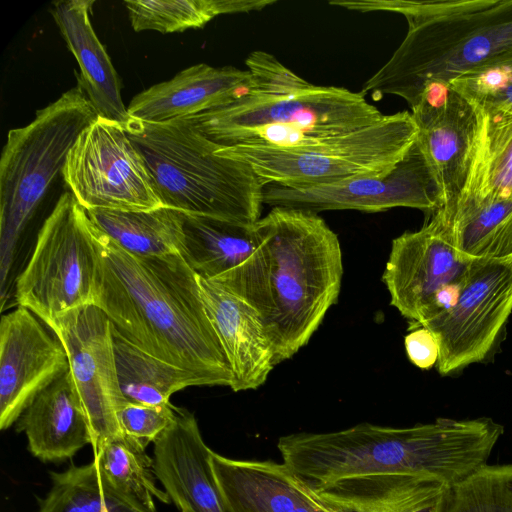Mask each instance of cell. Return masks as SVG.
<instances>
[{
  "mask_svg": "<svg viewBox=\"0 0 512 512\" xmlns=\"http://www.w3.org/2000/svg\"><path fill=\"white\" fill-rule=\"evenodd\" d=\"M99 116L80 85L11 129L0 159V300L4 307L19 239L62 173L81 133Z\"/></svg>",
  "mask_w": 512,
  "mask_h": 512,
  "instance_id": "obj_7",
  "label": "cell"
},
{
  "mask_svg": "<svg viewBox=\"0 0 512 512\" xmlns=\"http://www.w3.org/2000/svg\"><path fill=\"white\" fill-rule=\"evenodd\" d=\"M263 203L317 214L327 210L382 212L408 207L430 216L443 206V198L436 175L416 138L405 156L384 174L312 187L266 184Z\"/></svg>",
  "mask_w": 512,
  "mask_h": 512,
  "instance_id": "obj_13",
  "label": "cell"
},
{
  "mask_svg": "<svg viewBox=\"0 0 512 512\" xmlns=\"http://www.w3.org/2000/svg\"><path fill=\"white\" fill-rule=\"evenodd\" d=\"M504 433L488 417L393 428L361 423L348 429L280 437L283 463L312 489L367 475L426 474L454 485L486 465Z\"/></svg>",
  "mask_w": 512,
  "mask_h": 512,
  "instance_id": "obj_3",
  "label": "cell"
},
{
  "mask_svg": "<svg viewBox=\"0 0 512 512\" xmlns=\"http://www.w3.org/2000/svg\"><path fill=\"white\" fill-rule=\"evenodd\" d=\"M51 488L38 512H103L107 507L96 462L49 473Z\"/></svg>",
  "mask_w": 512,
  "mask_h": 512,
  "instance_id": "obj_32",
  "label": "cell"
},
{
  "mask_svg": "<svg viewBox=\"0 0 512 512\" xmlns=\"http://www.w3.org/2000/svg\"><path fill=\"white\" fill-rule=\"evenodd\" d=\"M122 434L147 447L175 419V406L127 403L117 413Z\"/></svg>",
  "mask_w": 512,
  "mask_h": 512,
  "instance_id": "obj_34",
  "label": "cell"
},
{
  "mask_svg": "<svg viewBox=\"0 0 512 512\" xmlns=\"http://www.w3.org/2000/svg\"><path fill=\"white\" fill-rule=\"evenodd\" d=\"M512 257V256H511Z\"/></svg>",
  "mask_w": 512,
  "mask_h": 512,
  "instance_id": "obj_38",
  "label": "cell"
},
{
  "mask_svg": "<svg viewBox=\"0 0 512 512\" xmlns=\"http://www.w3.org/2000/svg\"><path fill=\"white\" fill-rule=\"evenodd\" d=\"M94 3L93 0L57 1L53 3L51 14L78 62V85L99 116L126 127L130 116L122 100L119 76L90 21Z\"/></svg>",
  "mask_w": 512,
  "mask_h": 512,
  "instance_id": "obj_21",
  "label": "cell"
},
{
  "mask_svg": "<svg viewBox=\"0 0 512 512\" xmlns=\"http://www.w3.org/2000/svg\"><path fill=\"white\" fill-rule=\"evenodd\" d=\"M211 464L231 512H331L283 462L235 460L212 452Z\"/></svg>",
  "mask_w": 512,
  "mask_h": 512,
  "instance_id": "obj_18",
  "label": "cell"
},
{
  "mask_svg": "<svg viewBox=\"0 0 512 512\" xmlns=\"http://www.w3.org/2000/svg\"><path fill=\"white\" fill-rule=\"evenodd\" d=\"M251 82L248 69L200 63L138 93L127 110L134 120L167 123L221 107L236 99Z\"/></svg>",
  "mask_w": 512,
  "mask_h": 512,
  "instance_id": "obj_20",
  "label": "cell"
},
{
  "mask_svg": "<svg viewBox=\"0 0 512 512\" xmlns=\"http://www.w3.org/2000/svg\"><path fill=\"white\" fill-rule=\"evenodd\" d=\"M61 176L86 211L165 207L146 161L125 126L101 116L81 133Z\"/></svg>",
  "mask_w": 512,
  "mask_h": 512,
  "instance_id": "obj_11",
  "label": "cell"
},
{
  "mask_svg": "<svg viewBox=\"0 0 512 512\" xmlns=\"http://www.w3.org/2000/svg\"><path fill=\"white\" fill-rule=\"evenodd\" d=\"M15 424L16 431L26 435L30 453L43 462L71 459L91 445L89 424L69 371L39 393Z\"/></svg>",
  "mask_w": 512,
  "mask_h": 512,
  "instance_id": "obj_23",
  "label": "cell"
},
{
  "mask_svg": "<svg viewBox=\"0 0 512 512\" xmlns=\"http://www.w3.org/2000/svg\"><path fill=\"white\" fill-rule=\"evenodd\" d=\"M454 231L459 251L470 260L511 257L512 197H459Z\"/></svg>",
  "mask_w": 512,
  "mask_h": 512,
  "instance_id": "obj_26",
  "label": "cell"
},
{
  "mask_svg": "<svg viewBox=\"0 0 512 512\" xmlns=\"http://www.w3.org/2000/svg\"><path fill=\"white\" fill-rule=\"evenodd\" d=\"M99 476L116 492L150 512H157L154 500L165 504L170 497L157 487L153 458L141 443L120 435L108 441L94 457Z\"/></svg>",
  "mask_w": 512,
  "mask_h": 512,
  "instance_id": "obj_30",
  "label": "cell"
},
{
  "mask_svg": "<svg viewBox=\"0 0 512 512\" xmlns=\"http://www.w3.org/2000/svg\"><path fill=\"white\" fill-rule=\"evenodd\" d=\"M511 313L512 257L474 260L455 302L420 325L437 341L440 375L494 356Z\"/></svg>",
  "mask_w": 512,
  "mask_h": 512,
  "instance_id": "obj_12",
  "label": "cell"
},
{
  "mask_svg": "<svg viewBox=\"0 0 512 512\" xmlns=\"http://www.w3.org/2000/svg\"><path fill=\"white\" fill-rule=\"evenodd\" d=\"M68 355L69 372L91 433L94 457L122 434L118 411L127 404L116 368L113 324L93 304L71 310L48 325Z\"/></svg>",
  "mask_w": 512,
  "mask_h": 512,
  "instance_id": "obj_14",
  "label": "cell"
},
{
  "mask_svg": "<svg viewBox=\"0 0 512 512\" xmlns=\"http://www.w3.org/2000/svg\"><path fill=\"white\" fill-rule=\"evenodd\" d=\"M125 128L165 207L244 224L261 218L263 181L246 163L218 154L220 146L188 121L156 124L130 118Z\"/></svg>",
  "mask_w": 512,
  "mask_h": 512,
  "instance_id": "obj_6",
  "label": "cell"
},
{
  "mask_svg": "<svg viewBox=\"0 0 512 512\" xmlns=\"http://www.w3.org/2000/svg\"><path fill=\"white\" fill-rule=\"evenodd\" d=\"M96 266L92 221L72 193L64 192L40 228L32 255L18 276L17 304L45 325L92 304Z\"/></svg>",
  "mask_w": 512,
  "mask_h": 512,
  "instance_id": "obj_9",
  "label": "cell"
},
{
  "mask_svg": "<svg viewBox=\"0 0 512 512\" xmlns=\"http://www.w3.org/2000/svg\"><path fill=\"white\" fill-rule=\"evenodd\" d=\"M212 450L204 442L197 420L175 407L172 424L154 442V471L181 512H231L216 481Z\"/></svg>",
  "mask_w": 512,
  "mask_h": 512,
  "instance_id": "obj_17",
  "label": "cell"
},
{
  "mask_svg": "<svg viewBox=\"0 0 512 512\" xmlns=\"http://www.w3.org/2000/svg\"><path fill=\"white\" fill-rule=\"evenodd\" d=\"M183 214V213H182ZM184 259L202 279L220 283L254 253L259 235L254 224L183 214Z\"/></svg>",
  "mask_w": 512,
  "mask_h": 512,
  "instance_id": "obj_24",
  "label": "cell"
},
{
  "mask_svg": "<svg viewBox=\"0 0 512 512\" xmlns=\"http://www.w3.org/2000/svg\"><path fill=\"white\" fill-rule=\"evenodd\" d=\"M358 12L403 15L408 31L363 85L364 95H395L410 108L426 86L512 60V0H346Z\"/></svg>",
  "mask_w": 512,
  "mask_h": 512,
  "instance_id": "obj_4",
  "label": "cell"
},
{
  "mask_svg": "<svg viewBox=\"0 0 512 512\" xmlns=\"http://www.w3.org/2000/svg\"><path fill=\"white\" fill-rule=\"evenodd\" d=\"M103 512H109V511H108V509H107V507L105 508V510H104Z\"/></svg>",
  "mask_w": 512,
  "mask_h": 512,
  "instance_id": "obj_37",
  "label": "cell"
},
{
  "mask_svg": "<svg viewBox=\"0 0 512 512\" xmlns=\"http://www.w3.org/2000/svg\"><path fill=\"white\" fill-rule=\"evenodd\" d=\"M449 485L426 474L354 477L314 489L339 512H442Z\"/></svg>",
  "mask_w": 512,
  "mask_h": 512,
  "instance_id": "obj_22",
  "label": "cell"
},
{
  "mask_svg": "<svg viewBox=\"0 0 512 512\" xmlns=\"http://www.w3.org/2000/svg\"><path fill=\"white\" fill-rule=\"evenodd\" d=\"M442 512H512V464L487 463L449 486Z\"/></svg>",
  "mask_w": 512,
  "mask_h": 512,
  "instance_id": "obj_31",
  "label": "cell"
},
{
  "mask_svg": "<svg viewBox=\"0 0 512 512\" xmlns=\"http://www.w3.org/2000/svg\"><path fill=\"white\" fill-rule=\"evenodd\" d=\"M473 261L457 247L454 210L440 207L392 241L382 276L391 305L420 326L455 302Z\"/></svg>",
  "mask_w": 512,
  "mask_h": 512,
  "instance_id": "obj_10",
  "label": "cell"
},
{
  "mask_svg": "<svg viewBox=\"0 0 512 512\" xmlns=\"http://www.w3.org/2000/svg\"><path fill=\"white\" fill-rule=\"evenodd\" d=\"M198 278L207 314L226 355L234 392L257 389L275 367L258 312L223 286Z\"/></svg>",
  "mask_w": 512,
  "mask_h": 512,
  "instance_id": "obj_19",
  "label": "cell"
},
{
  "mask_svg": "<svg viewBox=\"0 0 512 512\" xmlns=\"http://www.w3.org/2000/svg\"><path fill=\"white\" fill-rule=\"evenodd\" d=\"M93 224L129 254L142 258L185 252L183 214L159 207L147 211L89 210Z\"/></svg>",
  "mask_w": 512,
  "mask_h": 512,
  "instance_id": "obj_25",
  "label": "cell"
},
{
  "mask_svg": "<svg viewBox=\"0 0 512 512\" xmlns=\"http://www.w3.org/2000/svg\"><path fill=\"white\" fill-rule=\"evenodd\" d=\"M329 508H330V507H329ZM330 510H331V512H339V511L334 510V509H332V508H330Z\"/></svg>",
  "mask_w": 512,
  "mask_h": 512,
  "instance_id": "obj_36",
  "label": "cell"
},
{
  "mask_svg": "<svg viewBox=\"0 0 512 512\" xmlns=\"http://www.w3.org/2000/svg\"><path fill=\"white\" fill-rule=\"evenodd\" d=\"M116 368L121 392L127 403L168 405L173 393L202 381L179 367L141 350L113 326Z\"/></svg>",
  "mask_w": 512,
  "mask_h": 512,
  "instance_id": "obj_27",
  "label": "cell"
},
{
  "mask_svg": "<svg viewBox=\"0 0 512 512\" xmlns=\"http://www.w3.org/2000/svg\"><path fill=\"white\" fill-rule=\"evenodd\" d=\"M411 111L417 141L436 175L443 206L455 210L472 157L475 109L448 83H434L425 87Z\"/></svg>",
  "mask_w": 512,
  "mask_h": 512,
  "instance_id": "obj_16",
  "label": "cell"
},
{
  "mask_svg": "<svg viewBox=\"0 0 512 512\" xmlns=\"http://www.w3.org/2000/svg\"><path fill=\"white\" fill-rule=\"evenodd\" d=\"M45 326L20 305L1 317V430L15 424L39 393L69 371L63 343Z\"/></svg>",
  "mask_w": 512,
  "mask_h": 512,
  "instance_id": "obj_15",
  "label": "cell"
},
{
  "mask_svg": "<svg viewBox=\"0 0 512 512\" xmlns=\"http://www.w3.org/2000/svg\"><path fill=\"white\" fill-rule=\"evenodd\" d=\"M93 239L97 266L92 304L116 330L141 350L195 375L204 386L230 387L226 355L197 275L184 257L133 256L94 224Z\"/></svg>",
  "mask_w": 512,
  "mask_h": 512,
  "instance_id": "obj_1",
  "label": "cell"
},
{
  "mask_svg": "<svg viewBox=\"0 0 512 512\" xmlns=\"http://www.w3.org/2000/svg\"><path fill=\"white\" fill-rule=\"evenodd\" d=\"M249 87L233 101L183 118L221 147H292L352 132L384 118L362 92L314 85L272 54L245 60Z\"/></svg>",
  "mask_w": 512,
  "mask_h": 512,
  "instance_id": "obj_5",
  "label": "cell"
},
{
  "mask_svg": "<svg viewBox=\"0 0 512 512\" xmlns=\"http://www.w3.org/2000/svg\"><path fill=\"white\" fill-rule=\"evenodd\" d=\"M477 128L461 196L512 197V115L491 116L476 108Z\"/></svg>",
  "mask_w": 512,
  "mask_h": 512,
  "instance_id": "obj_28",
  "label": "cell"
},
{
  "mask_svg": "<svg viewBox=\"0 0 512 512\" xmlns=\"http://www.w3.org/2000/svg\"><path fill=\"white\" fill-rule=\"evenodd\" d=\"M405 350L409 360L421 369H430L437 364L438 344L429 329L416 326L404 339Z\"/></svg>",
  "mask_w": 512,
  "mask_h": 512,
  "instance_id": "obj_35",
  "label": "cell"
},
{
  "mask_svg": "<svg viewBox=\"0 0 512 512\" xmlns=\"http://www.w3.org/2000/svg\"><path fill=\"white\" fill-rule=\"evenodd\" d=\"M418 134L408 111L385 115L352 132L292 147H221L218 154L246 163L266 184L331 185L390 171Z\"/></svg>",
  "mask_w": 512,
  "mask_h": 512,
  "instance_id": "obj_8",
  "label": "cell"
},
{
  "mask_svg": "<svg viewBox=\"0 0 512 512\" xmlns=\"http://www.w3.org/2000/svg\"><path fill=\"white\" fill-rule=\"evenodd\" d=\"M255 225L258 247L217 284L258 312L276 366L309 342L336 303L342 251L338 236L317 213L272 207Z\"/></svg>",
  "mask_w": 512,
  "mask_h": 512,
  "instance_id": "obj_2",
  "label": "cell"
},
{
  "mask_svg": "<svg viewBox=\"0 0 512 512\" xmlns=\"http://www.w3.org/2000/svg\"><path fill=\"white\" fill-rule=\"evenodd\" d=\"M136 32L161 33L201 28L222 14L260 11L275 0H126L123 2Z\"/></svg>",
  "mask_w": 512,
  "mask_h": 512,
  "instance_id": "obj_29",
  "label": "cell"
},
{
  "mask_svg": "<svg viewBox=\"0 0 512 512\" xmlns=\"http://www.w3.org/2000/svg\"><path fill=\"white\" fill-rule=\"evenodd\" d=\"M448 84L488 115H512V60L459 75Z\"/></svg>",
  "mask_w": 512,
  "mask_h": 512,
  "instance_id": "obj_33",
  "label": "cell"
}]
</instances>
